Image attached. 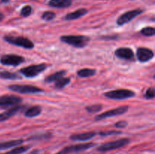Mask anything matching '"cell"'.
Returning a JSON list of instances; mask_svg holds the SVG:
<instances>
[{
	"instance_id": "17",
	"label": "cell",
	"mask_w": 155,
	"mask_h": 154,
	"mask_svg": "<svg viewBox=\"0 0 155 154\" xmlns=\"http://www.w3.org/2000/svg\"><path fill=\"white\" fill-rule=\"evenodd\" d=\"M72 1L71 0H50L48 5L54 8H68L71 5Z\"/></svg>"
},
{
	"instance_id": "7",
	"label": "cell",
	"mask_w": 155,
	"mask_h": 154,
	"mask_svg": "<svg viewBox=\"0 0 155 154\" xmlns=\"http://www.w3.org/2000/svg\"><path fill=\"white\" fill-rule=\"evenodd\" d=\"M22 101V98L13 95H5L0 96V108H8L18 105Z\"/></svg>"
},
{
	"instance_id": "31",
	"label": "cell",
	"mask_w": 155,
	"mask_h": 154,
	"mask_svg": "<svg viewBox=\"0 0 155 154\" xmlns=\"http://www.w3.org/2000/svg\"><path fill=\"white\" fill-rule=\"evenodd\" d=\"M127 125H128V123H127V122H126V121H120V122H117V123L115 124V127H116V128H123L127 127Z\"/></svg>"
},
{
	"instance_id": "30",
	"label": "cell",
	"mask_w": 155,
	"mask_h": 154,
	"mask_svg": "<svg viewBox=\"0 0 155 154\" xmlns=\"http://www.w3.org/2000/svg\"><path fill=\"white\" fill-rule=\"evenodd\" d=\"M121 134L120 131H102L100 132L99 134L101 136H108V135H115V134Z\"/></svg>"
},
{
	"instance_id": "3",
	"label": "cell",
	"mask_w": 155,
	"mask_h": 154,
	"mask_svg": "<svg viewBox=\"0 0 155 154\" xmlns=\"http://www.w3.org/2000/svg\"><path fill=\"white\" fill-rule=\"evenodd\" d=\"M47 68V65L45 63H40V64L31 65V66H26L20 69V72H21L23 75H24L27 78H33L36 76L41 72H43Z\"/></svg>"
},
{
	"instance_id": "18",
	"label": "cell",
	"mask_w": 155,
	"mask_h": 154,
	"mask_svg": "<svg viewBox=\"0 0 155 154\" xmlns=\"http://www.w3.org/2000/svg\"><path fill=\"white\" fill-rule=\"evenodd\" d=\"M42 112V108L39 106H33V107H30L27 109L24 113L25 116L28 118H33L35 116H39Z\"/></svg>"
},
{
	"instance_id": "20",
	"label": "cell",
	"mask_w": 155,
	"mask_h": 154,
	"mask_svg": "<svg viewBox=\"0 0 155 154\" xmlns=\"http://www.w3.org/2000/svg\"><path fill=\"white\" fill-rule=\"evenodd\" d=\"M96 73V70L94 69H89V68H85L81 69L77 71V75L80 77L86 78V77H90L94 75Z\"/></svg>"
},
{
	"instance_id": "24",
	"label": "cell",
	"mask_w": 155,
	"mask_h": 154,
	"mask_svg": "<svg viewBox=\"0 0 155 154\" xmlns=\"http://www.w3.org/2000/svg\"><path fill=\"white\" fill-rule=\"evenodd\" d=\"M86 111H88L90 113H98L102 110V105L101 104H93V105L87 106L86 107Z\"/></svg>"
},
{
	"instance_id": "9",
	"label": "cell",
	"mask_w": 155,
	"mask_h": 154,
	"mask_svg": "<svg viewBox=\"0 0 155 154\" xmlns=\"http://www.w3.org/2000/svg\"><path fill=\"white\" fill-rule=\"evenodd\" d=\"M129 110L128 106H124V107H117L116 109H114V110H110L108 111H106L104 113H101V114L98 115V116H95V120H102V119H106V118L109 117H113V116H119V115L124 114L125 113H127Z\"/></svg>"
},
{
	"instance_id": "21",
	"label": "cell",
	"mask_w": 155,
	"mask_h": 154,
	"mask_svg": "<svg viewBox=\"0 0 155 154\" xmlns=\"http://www.w3.org/2000/svg\"><path fill=\"white\" fill-rule=\"evenodd\" d=\"M70 82H71V79L63 76L61 78L58 79L57 81H55L54 87L58 89H61L64 88L66 85H68L70 83Z\"/></svg>"
},
{
	"instance_id": "27",
	"label": "cell",
	"mask_w": 155,
	"mask_h": 154,
	"mask_svg": "<svg viewBox=\"0 0 155 154\" xmlns=\"http://www.w3.org/2000/svg\"><path fill=\"white\" fill-rule=\"evenodd\" d=\"M55 18V14L52 11H45L42 14V18L44 21H50Z\"/></svg>"
},
{
	"instance_id": "22",
	"label": "cell",
	"mask_w": 155,
	"mask_h": 154,
	"mask_svg": "<svg viewBox=\"0 0 155 154\" xmlns=\"http://www.w3.org/2000/svg\"><path fill=\"white\" fill-rule=\"evenodd\" d=\"M0 78L5 79H20L21 77L14 72H10L8 71H2L0 72Z\"/></svg>"
},
{
	"instance_id": "2",
	"label": "cell",
	"mask_w": 155,
	"mask_h": 154,
	"mask_svg": "<svg viewBox=\"0 0 155 154\" xmlns=\"http://www.w3.org/2000/svg\"><path fill=\"white\" fill-rule=\"evenodd\" d=\"M4 40L8 43L22 47V48H27V49H32L34 47V44L33 43L32 41H30L27 38L23 37V36H5L4 37Z\"/></svg>"
},
{
	"instance_id": "11",
	"label": "cell",
	"mask_w": 155,
	"mask_h": 154,
	"mask_svg": "<svg viewBox=\"0 0 155 154\" xmlns=\"http://www.w3.org/2000/svg\"><path fill=\"white\" fill-rule=\"evenodd\" d=\"M137 59L140 62H147L154 57V52L152 50L147 48H139L136 53Z\"/></svg>"
},
{
	"instance_id": "13",
	"label": "cell",
	"mask_w": 155,
	"mask_h": 154,
	"mask_svg": "<svg viewBox=\"0 0 155 154\" xmlns=\"http://www.w3.org/2000/svg\"><path fill=\"white\" fill-rule=\"evenodd\" d=\"M22 108V106L16 105L9 108L8 110H7L6 111L0 113V122H4V121L8 120L9 118L12 117V116H15V114H17V113H18Z\"/></svg>"
},
{
	"instance_id": "12",
	"label": "cell",
	"mask_w": 155,
	"mask_h": 154,
	"mask_svg": "<svg viewBox=\"0 0 155 154\" xmlns=\"http://www.w3.org/2000/svg\"><path fill=\"white\" fill-rule=\"evenodd\" d=\"M115 55L117 57L124 60H133L134 58V53L130 48H119L115 51Z\"/></svg>"
},
{
	"instance_id": "19",
	"label": "cell",
	"mask_w": 155,
	"mask_h": 154,
	"mask_svg": "<svg viewBox=\"0 0 155 154\" xmlns=\"http://www.w3.org/2000/svg\"><path fill=\"white\" fill-rule=\"evenodd\" d=\"M66 73H67L66 70L58 71V72H54V73L51 74V75H48V77H46L45 79V82H48V83L52 82H55V81H57L58 79L63 77Z\"/></svg>"
},
{
	"instance_id": "8",
	"label": "cell",
	"mask_w": 155,
	"mask_h": 154,
	"mask_svg": "<svg viewBox=\"0 0 155 154\" xmlns=\"http://www.w3.org/2000/svg\"><path fill=\"white\" fill-rule=\"evenodd\" d=\"M0 62L2 64L5 66H16L24 62V58L16 54H5L1 57Z\"/></svg>"
},
{
	"instance_id": "4",
	"label": "cell",
	"mask_w": 155,
	"mask_h": 154,
	"mask_svg": "<svg viewBox=\"0 0 155 154\" xmlns=\"http://www.w3.org/2000/svg\"><path fill=\"white\" fill-rule=\"evenodd\" d=\"M130 139L128 138H122L119 139V140H114V141L108 142V143H105L104 144L101 145L97 148L98 151L100 152H107V151L114 150V149H119V148L123 147V146H126L130 143Z\"/></svg>"
},
{
	"instance_id": "33",
	"label": "cell",
	"mask_w": 155,
	"mask_h": 154,
	"mask_svg": "<svg viewBox=\"0 0 155 154\" xmlns=\"http://www.w3.org/2000/svg\"><path fill=\"white\" fill-rule=\"evenodd\" d=\"M2 1L3 2H8L9 0H2Z\"/></svg>"
},
{
	"instance_id": "25",
	"label": "cell",
	"mask_w": 155,
	"mask_h": 154,
	"mask_svg": "<svg viewBox=\"0 0 155 154\" xmlns=\"http://www.w3.org/2000/svg\"><path fill=\"white\" fill-rule=\"evenodd\" d=\"M141 33L145 36H153L155 34V30L154 27H148L142 29Z\"/></svg>"
},
{
	"instance_id": "26",
	"label": "cell",
	"mask_w": 155,
	"mask_h": 154,
	"mask_svg": "<svg viewBox=\"0 0 155 154\" xmlns=\"http://www.w3.org/2000/svg\"><path fill=\"white\" fill-rule=\"evenodd\" d=\"M76 151H77V147H76V145H74V146H67V147L64 148L63 149H61V150L59 151L58 152L55 154H68L70 152H76Z\"/></svg>"
},
{
	"instance_id": "15",
	"label": "cell",
	"mask_w": 155,
	"mask_h": 154,
	"mask_svg": "<svg viewBox=\"0 0 155 154\" xmlns=\"http://www.w3.org/2000/svg\"><path fill=\"white\" fill-rule=\"evenodd\" d=\"M23 142H24V140H23L22 139L0 142V150H3V149H9V148L18 146H19V145H21Z\"/></svg>"
},
{
	"instance_id": "29",
	"label": "cell",
	"mask_w": 155,
	"mask_h": 154,
	"mask_svg": "<svg viewBox=\"0 0 155 154\" xmlns=\"http://www.w3.org/2000/svg\"><path fill=\"white\" fill-rule=\"evenodd\" d=\"M145 96L147 99H153L155 96L154 88H149L147 89Z\"/></svg>"
},
{
	"instance_id": "5",
	"label": "cell",
	"mask_w": 155,
	"mask_h": 154,
	"mask_svg": "<svg viewBox=\"0 0 155 154\" xmlns=\"http://www.w3.org/2000/svg\"><path fill=\"white\" fill-rule=\"evenodd\" d=\"M104 95L110 99L124 100L134 97L135 92L128 89H117L106 92L104 93Z\"/></svg>"
},
{
	"instance_id": "10",
	"label": "cell",
	"mask_w": 155,
	"mask_h": 154,
	"mask_svg": "<svg viewBox=\"0 0 155 154\" xmlns=\"http://www.w3.org/2000/svg\"><path fill=\"white\" fill-rule=\"evenodd\" d=\"M143 12V10L142 9H135V10L129 11L126 12L124 14L121 15L120 17H119L117 21V24L119 26L124 25V24H127L130 21H131L132 20L134 19L136 17H137L138 15L141 14Z\"/></svg>"
},
{
	"instance_id": "16",
	"label": "cell",
	"mask_w": 155,
	"mask_h": 154,
	"mask_svg": "<svg viewBox=\"0 0 155 154\" xmlns=\"http://www.w3.org/2000/svg\"><path fill=\"white\" fill-rule=\"evenodd\" d=\"M87 12L88 11L85 8L78 9V10L75 11L68 14L65 16V20H68V21H72V20L78 19V18H81V17L84 16L85 14H86Z\"/></svg>"
},
{
	"instance_id": "23",
	"label": "cell",
	"mask_w": 155,
	"mask_h": 154,
	"mask_svg": "<svg viewBox=\"0 0 155 154\" xmlns=\"http://www.w3.org/2000/svg\"><path fill=\"white\" fill-rule=\"evenodd\" d=\"M30 148L29 146H17V147L14 148V149H11L10 151L4 152L2 154H22L27 151Z\"/></svg>"
},
{
	"instance_id": "28",
	"label": "cell",
	"mask_w": 155,
	"mask_h": 154,
	"mask_svg": "<svg viewBox=\"0 0 155 154\" xmlns=\"http://www.w3.org/2000/svg\"><path fill=\"white\" fill-rule=\"evenodd\" d=\"M32 13V8L30 5H26L21 9V14L23 17H28L29 15L31 14Z\"/></svg>"
},
{
	"instance_id": "6",
	"label": "cell",
	"mask_w": 155,
	"mask_h": 154,
	"mask_svg": "<svg viewBox=\"0 0 155 154\" xmlns=\"http://www.w3.org/2000/svg\"><path fill=\"white\" fill-rule=\"evenodd\" d=\"M8 88L13 91L21 94H36L43 91L40 88L30 85H12L8 86Z\"/></svg>"
},
{
	"instance_id": "14",
	"label": "cell",
	"mask_w": 155,
	"mask_h": 154,
	"mask_svg": "<svg viewBox=\"0 0 155 154\" xmlns=\"http://www.w3.org/2000/svg\"><path fill=\"white\" fill-rule=\"evenodd\" d=\"M95 135H96V133L94 132V131H90V132L72 134L70 137V139L74 140V141H85V140H88L93 138Z\"/></svg>"
},
{
	"instance_id": "32",
	"label": "cell",
	"mask_w": 155,
	"mask_h": 154,
	"mask_svg": "<svg viewBox=\"0 0 155 154\" xmlns=\"http://www.w3.org/2000/svg\"><path fill=\"white\" fill-rule=\"evenodd\" d=\"M3 18H4V15H3L2 13H0V21H2Z\"/></svg>"
},
{
	"instance_id": "1",
	"label": "cell",
	"mask_w": 155,
	"mask_h": 154,
	"mask_svg": "<svg viewBox=\"0 0 155 154\" xmlns=\"http://www.w3.org/2000/svg\"><path fill=\"white\" fill-rule=\"evenodd\" d=\"M61 40L75 48H84L89 42V38L86 36L68 35V36H62L61 37Z\"/></svg>"
}]
</instances>
